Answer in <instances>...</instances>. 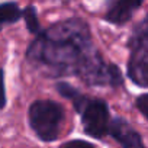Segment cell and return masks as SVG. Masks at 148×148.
Returning a JSON list of instances; mask_svg holds the SVG:
<instances>
[{
	"label": "cell",
	"mask_w": 148,
	"mask_h": 148,
	"mask_svg": "<svg viewBox=\"0 0 148 148\" xmlns=\"http://www.w3.org/2000/svg\"><path fill=\"white\" fill-rule=\"evenodd\" d=\"M26 60L49 77H79L92 87L123 86L121 68L96 48L86 21L70 18L42 29L26 49Z\"/></svg>",
	"instance_id": "1"
},
{
	"label": "cell",
	"mask_w": 148,
	"mask_h": 148,
	"mask_svg": "<svg viewBox=\"0 0 148 148\" xmlns=\"http://www.w3.org/2000/svg\"><path fill=\"white\" fill-rule=\"evenodd\" d=\"M55 89L62 97L71 102L74 110L77 112V115H80L82 126L87 136L103 139L109 135L112 116L106 100L83 95L79 89L67 82H58Z\"/></svg>",
	"instance_id": "2"
},
{
	"label": "cell",
	"mask_w": 148,
	"mask_h": 148,
	"mask_svg": "<svg viewBox=\"0 0 148 148\" xmlns=\"http://www.w3.org/2000/svg\"><path fill=\"white\" fill-rule=\"evenodd\" d=\"M126 76L141 89H148V13L132 28L126 42Z\"/></svg>",
	"instance_id": "3"
},
{
	"label": "cell",
	"mask_w": 148,
	"mask_h": 148,
	"mask_svg": "<svg viewBox=\"0 0 148 148\" xmlns=\"http://www.w3.org/2000/svg\"><path fill=\"white\" fill-rule=\"evenodd\" d=\"M65 119L64 108L49 99H39L31 103L28 109L29 126L42 142H54L60 136Z\"/></svg>",
	"instance_id": "4"
},
{
	"label": "cell",
	"mask_w": 148,
	"mask_h": 148,
	"mask_svg": "<svg viewBox=\"0 0 148 148\" xmlns=\"http://www.w3.org/2000/svg\"><path fill=\"white\" fill-rule=\"evenodd\" d=\"M145 0H106L103 19L115 26L126 25L141 9Z\"/></svg>",
	"instance_id": "5"
},
{
	"label": "cell",
	"mask_w": 148,
	"mask_h": 148,
	"mask_svg": "<svg viewBox=\"0 0 148 148\" xmlns=\"http://www.w3.org/2000/svg\"><path fill=\"white\" fill-rule=\"evenodd\" d=\"M108 136L113 138L121 145V148H145L141 134L121 116L112 118Z\"/></svg>",
	"instance_id": "6"
},
{
	"label": "cell",
	"mask_w": 148,
	"mask_h": 148,
	"mask_svg": "<svg viewBox=\"0 0 148 148\" xmlns=\"http://www.w3.org/2000/svg\"><path fill=\"white\" fill-rule=\"evenodd\" d=\"M22 18V9L16 2L0 3V31L8 25L16 23Z\"/></svg>",
	"instance_id": "7"
},
{
	"label": "cell",
	"mask_w": 148,
	"mask_h": 148,
	"mask_svg": "<svg viewBox=\"0 0 148 148\" xmlns=\"http://www.w3.org/2000/svg\"><path fill=\"white\" fill-rule=\"evenodd\" d=\"M22 18H23L25 23H26L28 31L32 35H38L42 31V26H41L39 18H38V12H36V8L34 5H29L22 10Z\"/></svg>",
	"instance_id": "8"
},
{
	"label": "cell",
	"mask_w": 148,
	"mask_h": 148,
	"mask_svg": "<svg viewBox=\"0 0 148 148\" xmlns=\"http://www.w3.org/2000/svg\"><path fill=\"white\" fill-rule=\"evenodd\" d=\"M134 105H135L136 110L148 121V93H142V95L136 96Z\"/></svg>",
	"instance_id": "9"
},
{
	"label": "cell",
	"mask_w": 148,
	"mask_h": 148,
	"mask_svg": "<svg viewBox=\"0 0 148 148\" xmlns=\"http://www.w3.org/2000/svg\"><path fill=\"white\" fill-rule=\"evenodd\" d=\"M58 148H96L92 142L84 141V139H71L64 144H61Z\"/></svg>",
	"instance_id": "10"
},
{
	"label": "cell",
	"mask_w": 148,
	"mask_h": 148,
	"mask_svg": "<svg viewBox=\"0 0 148 148\" xmlns=\"http://www.w3.org/2000/svg\"><path fill=\"white\" fill-rule=\"evenodd\" d=\"M8 103V97H6V86H5V71L0 68V110L5 109Z\"/></svg>",
	"instance_id": "11"
}]
</instances>
